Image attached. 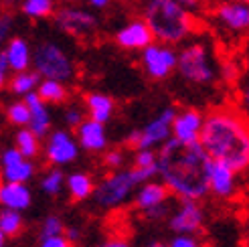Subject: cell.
Wrapping results in <instances>:
<instances>
[{"label":"cell","instance_id":"obj_1","mask_svg":"<svg viewBox=\"0 0 249 247\" xmlns=\"http://www.w3.org/2000/svg\"><path fill=\"white\" fill-rule=\"evenodd\" d=\"M209 160L211 156L201 140L184 144L170 138L158 148V176L174 196L201 201L209 194Z\"/></svg>","mask_w":249,"mask_h":247},{"label":"cell","instance_id":"obj_2","mask_svg":"<svg viewBox=\"0 0 249 247\" xmlns=\"http://www.w3.org/2000/svg\"><path fill=\"white\" fill-rule=\"evenodd\" d=\"M201 144L211 158L229 164L233 170L249 168V122L237 109H211L205 116Z\"/></svg>","mask_w":249,"mask_h":247},{"label":"cell","instance_id":"obj_3","mask_svg":"<svg viewBox=\"0 0 249 247\" xmlns=\"http://www.w3.org/2000/svg\"><path fill=\"white\" fill-rule=\"evenodd\" d=\"M142 15L160 43H184L195 31V18L189 8L177 0H146Z\"/></svg>","mask_w":249,"mask_h":247},{"label":"cell","instance_id":"obj_4","mask_svg":"<svg viewBox=\"0 0 249 247\" xmlns=\"http://www.w3.org/2000/svg\"><path fill=\"white\" fill-rule=\"evenodd\" d=\"M178 75L193 85H211L219 75L213 53L207 43L191 41L178 51Z\"/></svg>","mask_w":249,"mask_h":247},{"label":"cell","instance_id":"obj_5","mask_svg":"<svg viewBox=\"0 0 249 247\" xmlns=\"http://www.w3.org/2000/svg\"><path fill=\"white\" fill-rule=\"evenodd\" d=\"M33 69L43 79H59L67 83L75 77V63H73V59L55 41H43L35 47Z\"/></svg>","mask_w":249,"mask_h":247},{"label":"cell","instance_id":"obj_6","mask_svg":"<svg viewBox=\"0 0 249 247\" xmlns=\"http://www.w3.org/2000/svg\"><path fill=\"white\" fill-rule=\"evenodd\" d=\"M177 118V109L174 107H164L160 114H156L150 122L140 130H132L128 134L126 142L134 148V150H142V148H158L166 140L172 138V122Z\"/></svg>","mask_w":249,"mask_h":247},{"label":"cell","instance_id":"obj_7","mask_svg":"<svg viewBox=\"0 0 249 247\" xmlns=\"http://www.w3.org/2000/svg\"><path fill=\"white\" fill-rule=\"evenodd\" d=\"M136 187L130 170H114L95 187L93 201L102 209H116L130 199Z\"/></svg>","mask_w":249,"mask_h":247},{"label":"cell","instance_id":"obj_8","mask_svg":"<svg viewBox=\"0 0 249 247\" xmlns=\"http://www.w3.org/2000/svg\"><path fill=\"white\" fill-rule=\"evenodd\" d=\"M140 65L150 79L162 81L178 69V51L174 45L154 41L140 51Z\"/></svg>","mask_w":249,"mask_h":247},{"label":"cell","instance_id":"obj_9","mask_svg":"<svg viewBox=\"0 0 249 247\" xmlns=\"http://www.w3.org/2000/svg\"><path fill=\"white\" fill-rule=\"evenodd\" d=\"M170 189L164 182H156V180H148L144 184H140V189L136 191L134 196V205L138 211H142L146 215V219L152 221H160L164 217H170V207H168V196H170Z\"/></svg>","mask_w":249,"mask_h":247},{"label":"cell","instance_id":"obj_10","mask_svg":"<svg viewBox=\"0 0 249 247\" xmlns=\"http://www.w3.org/2000/svg\"><path fill=\"white\" fill-rule=\"evenodd\" d=\"M55 27L75 39H87L97 31V18L87 8L69 4L55 12Z\"/></svg>","mask_w":249,"mask_h":247},{"label":"cell","instance_id":"obj_11","mask_svg":"<svg viewBox=\"0 0 249 247\" xmlns=\"http://www.w3.org/2000/svg\"><path fill=\"white\" fill-rule=\"evenodd\" d=\"M79 156L77 136L67 130H55L47 136L45 142V158L51 166H67Z\"/></svg>","mask_w":249,"mask_h":247},{"label":"cell","instance_id":"obj_12","mask_svg":"<svg viewBox=\"0 0 249 247\" xmlns=\"http://www.w3.org/2000/svg\"><path fill=\"white\" fill-rule=\"evenodd\" d=\"M114 41L124 51H142L148 45H152L156 39H154L150 24L142 17V18H132L126 24H122L114 35Z\"/></svg>","mask_w":249,"mask_h":247},{"label":"cell","instance_id":"obj_13","mask_svg":"<svg viewBox=\"0 0 249 247\" xmlns=\"http://www.w3.org/2000/svg\"><path fill=\"white\" fill-rule=\"evenodd\" d=\"M205 223V211L196 199H180V205L168 217V227L174 233H198Z\"/></svg>","mask_w":249,"mask_h":247},{"label":"cell","instance_id":"obj_14","mask_svg":"<svg viewBox=\"0 0 249 247\" xmlns=\"http://www.w3.org/2000/svg\"><path fill=\"white\" fill-rule=\"evenodd\" d=\"M237 170H233L229 164L221 160H209L207 166V180H209V193L215 194L217 199H233L237 193Z\"/></svg>","mask_w":249,"mask_h":247},{"label":"cell","instance_id":"obj_15","mask_svg":"<svg viewBox=\"0 0 249 247\" xmlns=\"http://www.w3.org/2000/svg\"><path fill=\"white\" fill-rule=\"evenodd\" d=\"M215 18L221 27L231 33H245L249 31V2L241 0H225L217 4Z\"/></svg>","mask_w":249,"mask_h":247},{"label":"cell","instance_id":"obj_16","mask_svg":"<svg viewBox=\"0 0 249 247\" xmlns=\"http://www.w3.org/2000/svg\"><path fill=\"white\" fill-rule=\"evenodd\" d=\"M205 126V114L198 109L186 107L177 112V118L172 122V138H177L184 144H193L201 140V132Z\"/></svg>","mask_w":249,"mask_h":247},{"label":"cell","instance_id":"obj_17","mask_svg":"<svg viewBox=\"0 0 249 247\" xmlns=\"http://www.w3.org/2000/svg\"><path fill=\"white\" fill-rule=\"evenodd\" d=\"M35 176L33 158H27L17 146L2 152V178L6 182H29Z\"/></svg>","mask_w":249,"mask_h":247},{"label":"cell","instance_id":"obj_18","mask_svg":"<svg viewBox=\"0 0 249 247\" xmlns=\"http://www.w3.org/2000/svg\"><path fill=\"white\" fill-rule=\"evenodd\" d=\"M75 136H77L79 146L87 152H104L107 148L106 124L97 122L93 118H85L81 122V126L75 128Z\"/></svg>","mask_w":249,"mask_h":247},{"label":"cell","instance_id":"obj_19","mask_svg":"<svg viewBox=\"0 0 249 247\" xmlns=\"http://www.w3.org/2000/svg\"><path fill=\"white\" fill-rule=\"evenodd\" d=\"M24 102L29 104L31 107V124L29 128L39 136V138H43V136H49L51 134V112H49V104L43 102V97L39 95V91H31L29 95L22 97Z\"/></svg>","mask_w":249,"mask_h":247},{"label":"cell","instance_id":"obj_20","mask_svg":"<svg viewBox=\"0 0 249 247\" xmlns=\"http://www.w3.org/2000/svg\"><path fill=\"white\" fill-rule=\"evenodd\" d=\"M4 55L8 59V65L15 71H27L33 67V57H35V51L31 49L29 41L24 36H10L6 41V47H4Z\"/></svg>","mask_w":249,"mask_h":247},{"label":"cell","instance_id":"obj_21","mask_svg":"<svg viewBox=\"0 0 249 247\" xmlns=\"http://www.w3.org/2000/svg\"><path fill=\"white\" fill-rule=\"evenodd\" d=\"M33 194L27 182H6L0 187V205L2 209H12V211H24L31 207Z\"/></svg>","mask_w":249,"mask_h":247},{"label":"cell","instance_id":"obj_22","mask_svg":"<svg viewBox=\"0 0 249 247\" xmlns=\"http://www.w3.org/2000/svg\"><path fill=\"white\" fill-rule=\"evenodd\" d=\"M85 112L89 118L102 122V124H107L111 118H114V112H116V104L111 100L109 95L106 93H99V91H91L85 95Z\"/></svg>","mask_w":249,"mask_h":247},{"label":"cell","instance_id":"obj_23","mask_svg":"<svg viewBox=\"0 0 249 247\" xmlns=\"http://www.w3.org/2000/svg\"><path fill=\"white\" fill-rule=\"evenodd\" d=\"M41 75L36 73L35 69H27V71H15L12 75L8 77V91L12 95H18V97H24L29 95L31 91H36L41 83Z\"/></svg>","mask_w":249,"mask_h":247},{"label":"cell","instance_id":"obj_24","mask_svg":"<svg viewBox=\"0 0 249 247\" xmlns=\"http://www.w3.org/2000/svg\"><path fill=\"white\" fill-rule=\"evenodd\" d=\"M65 189H67L71 199L85 201V199H89V196H93L95 184H93V178L89 175H85V172H71L67 176Z\"/></svg>","mask_w":249,"mask_h":247},{"label":"cell","instance_id":"obj_25","mask_svg":"<svg viewBox=\"0 0 249 247\" xmlns=\"http://www.w3.org/2000/svg\"><path fill=\"white\" fill-rule=\"evenodd\" d=\"M36 91H39V95L43 97V102L53 104V106L65 104L67 97H69L65 81H59V79H41Z\"/></svg>","mask_w":249,"mask_h":247},{"label":"cell","instance_id":"obj_26","mask_svg":"<svg viewBox=\"0 0 249 247\" xmlns=\"http://www.w3.org/2000/svg\"><path fill=\"white\" fill-rule=\"evenodd\" d=\"M20 12L31 20H41V18H49L55 17L57 12V4L55 0H20L18 4Z\"/></svg>","mask_w":249,"mask_h":247},{"label":"cell","instance_id":"obj_27","mask_svg":"<svg viewBox=\"0 0 249 247\" xmlns=\"http://www.w3.org/2000/svg\"><path fill=\"white\" fill-rule=\"evenodd\" d=\"M15 146L27 158H35L41 150V138L29 126H24V128H18V132L15 136Z\"/></svg>","mask_w":249,"mask_h":247},{"label":"cell","instance_id":"obj_28","mask_svg":"<svg viewBox=\"0 0 249 247\" xmlns=\"http://www.w3.org/2000/svg\"><path fill=\"white\" fill-rule=\"evenodd\" d=\"M4 116H6L8 124H12V126L24 128V126H29V124H31V107L20 97V100H15V102H10L6 106Z\"/></svg>","mask_w":249,"mask_h":247},{"label":"cell","instance_id":"obj_29","mask_svg":"<svg viewBox=\"0 0 249 247\" xmlns=\"http://www.w3.org/2000/svg\"><path fill=\"white\" fill-rule=\"evenodd\" d=\"M22 213L12 211V209H2L0 213V239L4 241V237H15L22 229Z\"/></svg>","mask_w":249,"mask_h":247},{"label":"cell","instance_id":"obj_30","mask_svg":"<svg viewBox=\"0 0 249 247\" xmlns=\"http://www.w3.org/2000/svg\"><path fill=\"white\" fill-rule=\"evenodd\" d=\"M67 184V176L59 170V166H53L51 170H47L43 178H41V191L49 196H55L63 191V187Z\"/></svg>","mask_w":249,"mask_h":247},{"label":"cell","instance_id":"obj_31","mask_svg":"<svg viewBox=\"0 0 249 247\" xmlns=\"http://www.w3.org/2000/svg\"><path fill=\"white\" fill-rule=\"evenodd\" d=\"M65 233V227H63V221H61L57 215H49L45 217L43 225H41V237H51V235H61Z\"/></svg>","mask_w":249,"mask_h":247},{"label":"cell","instance_id":"obj_32","mask_svg":"<svg viewBox=\"0 0 249 247\" xmlns=\"http://www.w3.org/2000/svg\"><path fill=\"white\" fill-rule=\"evenodd\" d=\"M130 172H132L136 184H144L148 180H154V176H158V164H154V166H132Z\"/></svg>","mask_w":249,"mask_h":247},{"label":"cell","instance_id":"obj_33","mask_svg":"<svg viewBox=\"0 0 249 247\" xmlns=\"http://www.w3.org/2000/svg\"><path fill=\"white\" fill-rule=\"evenodd\" d=\"M63 120H65V124L69 128H79L81 122L85 120V112L77 106H69L65 109V114H63Z\"/></svg>","mask_w":249,"mask_h":247},{"label":"cell","instance_id":"obj_34","mask_svg":"<svg viewBox=\"0 0 249 247\" xmlns=\"http://www.w3.org/2000/svg\"><path fill=\"white\" fill-rule=\"evenodd\" d=\"M168 247H205V245L195 235H191V233H177V235L170 239Z\"/></svg>","mask_w":249,"mask_h":247},{"label":"cell","instance_id":"obj_35","mask_svg":"<svg viewBox=\"0 0 249 247\" xmlns=\"http://www.w3.org/2000/svg\"><path fill=\"white\" fill-rule=\"evenodd\" d=\"M237 75H239V69L233 61H223V63L219 65V77L225 83H233L235 79H237Z\"/></svg>","mask_w":249,"mask_h":247},{"label":"cell","instance_id":"obj_36","mask_svg":"<svg viewBox=\"0 0 249 247\" xmlns=\"http://www.w3.org/2000/svg\"><path fill=\"white\" fill-rule=\"evenodd\" d=\"M104 164L111 170H120L122 164H124V152L120 150H107L106 156H104Z\"/></svg>","mask_w":249,"mask_h":247},{"label":"cell","instance_id":"obj_37","mask_svg":"<svg viewBox=\"0 0 249 247\" xmlns=\"http://www.w3.org/2000/svg\"><path fill=\"white\" fill-rule=\"evenodd\" d=\"M41 247H73V243L67 239L65 233L51 237H41Z\"/></svg>","mask_w":249,"mask_h":247},{"label":"cell","instance_id":"obj_38","mask_svg":"<svg viewBox=\"0 0 249 247\" xmlns=\"http://www.w3.org/2000/svg\"><path fill=\"white\" fill-rule=\"evenodd\" d=\"M12 27H15V18H12V15H8V12H4V15L0 17V39L8 41Z\"/></svg>","mask_w":249,"mask_h":247},{"label":"cell","instance_id":"obj_39","mask_svg":"<svg viewBox=\"0 0 249 247\" xmlns=\"http://www.w3.org/2000/svg\"><path fill=\"white\" fill-rule=\"evenodd\" d=\"M10 71H12V69H10V65H8V59H6L4 51H2V53H0V81L6 83V77H8Z\"/></svg>","mask_w":249,"mask_h":247},{"label":"cell","instance_id":"obj_40","mask_svg":"<svg viewBox=\"0 0 249 247\" xmlns=\"http://www.w3.org/2000/svg\"><path fill=\"white\" fill-rule=\"evenodd\" d=\"M239 102H241V107H243V112L249 116V81L243 83V88H241V93H239Z\"/></svg>","mask_w":249,"mask_h":247},{"label":"cell","instance_id":"obj_41","mask_svg":"<svg viewBox=\"0 0 249 247\" xmlns=\"http://www.w3.org/2000/svg\"><path fill=\"white\" fill-rule=\"evenodd\" d=\"M97 247H130V243L126 239H120V237H111L104 243H99Z\"/></svg>","mask_w":249,"mask_h":247},{"label":"cell","instance_id":"obj_42","mask_svg":"<svg viewBox=\"0 0 249 247\" xmlns=\"http://www.w3.org/2000/svg\"><path fill=\"white\" fill-rule=\"evenodd\" d=\"M65 235H67V239H69L71 243H75V241L81 239V231H79L77 227H67V229H65Z\"/></svg>","mask_w":249,"mask_h":247},{"label":"cell","instance_id":"obj_43","mask_svg":"<svg viewBox=\"0 0 249 247\" xmlns=\"http://www.w3.org/2000/svg\"><path fill=\"white\" fill-rule=\"evenodd\" d=\"M111 0H87V4H89L93 10H104L109 6Z\"/></svg>","mask_w":249,"mask_h":247},{"label":"cell","instance_id":"obj_44","mask_svg":"<svg viewBox=\"0 0 249 247\" xmlns=\"http://www.w3.org/2000/svg\"><path fill=\"white\" fill-rule=\"evenodd\" d=\"M177 2H180L182 6H186V8H196L198 6V0H177Z\"/></svg>","mask_w":249,"mask_h":247},{"label":"cell","instance_id":"obj_45","mask_svg":"<svg viewBox=\"0 0 249 247\" xmlns=\"http://www.w3.org/2000/svg\"><path fill=\"white\" fill-rule=\"evenodd\" d=\"M4 4L12 6V4H20V0H4Z\"/></svg>","mask_w":249,"mask_h":247},{"label":"cell","instance_id":"obj_46","mask_svg":"<svg viewBox=\"0 0 249 247\" xmlns=\"http://www.w3.org/2000/svg\"><path fill=\"white\" fill-rule=\"evenodd\" d=\"M245 71H247V75H249V57H247V61H245Z\"/></svg>","mask_w":249,"mask_h":247},{"label":"cell","instance_id":"obj_47","mask_svg":"<svg viewBox=\"0 0 249 247\" xmlns=\"http://www.w3.org/2000/svg\"><path fill=\"white\" fill-rule=\"evenodd\" d=\"M150 247H168V245H164V243H154V245H150Z\"/></svg>","mask_w":249,"mask_h":247},{"label":"cell","instance_id":"obj_48","mask_svg":"<svg viewBox=\"0 0 249 247\" xmlns=\"http://www.w3.org/2000/svg\"><path fill=\"white\" fill-rule=\"evenodd\" d=\"M65 2H77V0H65Z\"/></svg>","mask_w":249,"mask_h":247},{"label":"cell","instance_id":"obj_49","mask_svg":"<svg viewBox=\"0 0 249 247\" xmlns=\"http://www.w3.org/2000/svg\"><path fill=\"white\" fill-rule=\"evenodd\" d=\"M241 2H249V0H241Z\"/></svg>","mask_w":249,"mask_h":247}]
</instances>
